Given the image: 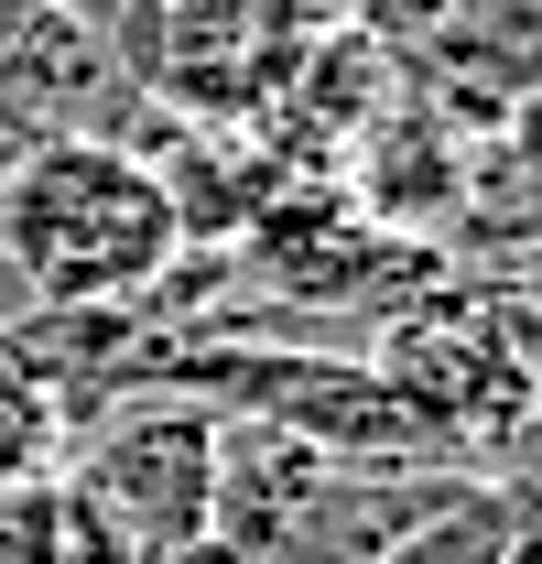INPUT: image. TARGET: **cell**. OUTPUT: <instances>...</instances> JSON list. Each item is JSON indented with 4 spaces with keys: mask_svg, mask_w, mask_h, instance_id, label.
I'll list each match as a JSON object with an SVG mask.
<instances>
[{
    "mask_svg": "<svg viewBox=\"0 0 542 564\" xmlns=\"http://www.w3.org/2000/svg\"><path fill=\"white\" fill-rule=\"evenodd\" d=\"M185 261L163 174L120 141H22L0 174V272L22 304H141Z\"/></svg>",
    "mask_w": 542,
    "mask_h": 564,
    "instance_id": "1",
    "label": "cell"
},
{
    "mask_svg": "<svg viewBox=\"0 0 542 564\" xmlns=\"http://www.w3.org/2000/svg\"><path fill=\"white\" fill-rule=\"evenodd\" d=\"M402 413L434 434V456L456 478H510L521 456V423H532V348H521V304L510 293H434V304H402L391 337L369 358Z\"/></svg>",
    "mask_w": 542,
    "mask_h": 564,
    "instance_id": "2",
    "label": "cell"
},
{
    "mask_svg": "<svg viewBox=\"0 0 542 564\" xmlns=\"http://www.w3.org/2000/svg\"><path fill=\"white\" fill-rule=\"evenodd\" d=\"M337 0H120L109 11V44L131 87L185 120V131H239V120H271L282 76L304 66L315 22Z\"/></svg>",
    "mask_w": 542,
    "mask_h": 564,
    "instance_id": "3",
    "label": "cell"
},
{
    "mask_svg": "<svg viewBox=\"0 0 542 564\" xmlns=\"http://www.w3.org/2000/svg\"><path fill=\"white\" fill-rule=\"evenodd\" d=\"M66 489L98 510L120 564H185L206 543V499H217V413L152 391L131 413L87 423L66 456Z\"/></svg>",
    "mask_w": 542,
    "mask_h": 564,
    "instance_id": "4",
    "label": "cell"
},
{
    "mask_svg": "<svg viewBox=\"0 0 542 564\" xmlns=\"http://www.w3.org/2000/svg\"><path fill=\"white\" fill-rule=\"evenodd\" d=\"M0 109H11L22 141H120V152H152L174 131L131 87L120 44L98 22H66V11H22V33L0 44Z\"/></svg>",
    "mask_w": 542,
    "mask_h": 564,
    "instance_id": "5",
    "label": "cell"
},
{
    "mask_svg": "<svg viewBox=\"0 0 542 564\" xmlns=\"http://www.w3.org/2000/svg\"><path fill=\"white\" fill-rule=\"evenodd\" d=\"M532 521H521V489L510 478H467L456 499H434L412 532H391L369 564H521Z\"/></svg>",
    "mask_w": 542,
    "mask_h": 564,
    "instance_id": "6",
    "label": "cell"
},
{
    "mask_svg": "<svg viewBox=\"0 0 542 564\" xmlns=\"http://www.w3.org/2000/svg\"><path fill=\"white\" fill-rule=\"evenodd\" d=\"M0 564H120V543L66 489V467H33V478H0Z\"/></svg>",
    "mask_w": 542,
    "mask_h": 564,
    "instance_id": "7",
    "label": "cell"
},
{
    "mask_svg": "<svg viewBox=\"0 0 542 564\" xmlns=\"http://www.w3.org/2000/svg\"><path fill=\"white\" fill-rule=\"evenodd\" d=\"M380 11H391V33H423V22H434L445 0H380Z\"/></svg>",
    "mask_w": 542,
    "mask_h": 564,
    "instance_id": "8",
    "label": "cell"
},
{
    "mask_svg": "<svg viewBox=\"0 0 542 564\" xmlns=\"http://www.w3.org/2000/svg\"><path fill=\"white\" fill-rule=\"evenodd\" d=\"M44 11H66V22H98V33H109V11H120V0H44Z\"/></svg>",
    "mask_w": 542,
    "mask_h": 564,
    "instance_id": "9",
    "label": "cell"
},
{
    "mask_svg": "<svg viewBox=\"0 0 542 564\" xmlns=\"http://www.w3.org/2000/svg\"><path fill=\"white\" fill-rule=\"evenodd\" d=\"M22 11H44V0H0V44H11V33H22Z\"/></svg>",
    "mask_w": 542,
    "mask_h": 564,
    "instance_id": "10",
    "label": "cell"
}]
</instances>
